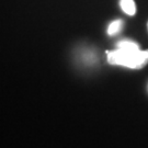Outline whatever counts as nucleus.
<instances>
[{"label": "nucleus", "mask_w": 148, "mask_h": 148, "mask_svg": "<svg viewBox=\"0 0 148 148\" xmlns=\"http://www.w3.org/2000/svg\"><path fill=\"white\" fill-rule=\"evenodd\" d=\"M122 24H123V22L121 20H115V21H113L109 25L108 27V34L109 35H114V34H116L117 32L121 30L122 27Z\"/></svg>", "instance_id": "obj_3"}, {"label": "nucleus", "mask_w": 148, "mask_h": 148, "mask_svg": "<svg viewBox=\"0 0 148 148\" xmlns=\"http://www.w3.org/2000/svg\"><path fill=\"white\" fill-rule=\"evenodd\" d=\"M120 3H121L122 10L124 11L126 14H128V16H134L135 14L136 5H135L134 0H121Z\"/></svg>", "instance_id": "obj_2"}, {"label": "nucleus", "mask_w": 148, "mask_h": 148, "mask_svg": "<svg viewBox=\"0 0 148 148\" xmlns=\"http://www.w3.org/2000/svg\"><path fill=\"white\" fill-rule=\"evenodd\" d=\"M108 62L111 65H120L132 69H142L148 64V49L140 51L132 41H122L115 51H106Z\"/></svg>", "instance_id": "obj_1"}, {"label": "nucleus", "mask_w": 148, "mask_h": 148, "mask_svg": "<svg viewBox=\"0 0 148 148\" xmlns=\"http://www.w3.org/2000/svg\"><path fill=\"white\" fill-rule=\"evenodd\" d=\"M147 29H148V22H147Z\"/></svg>", "instance_id": "obj_4"}]
</instances>
